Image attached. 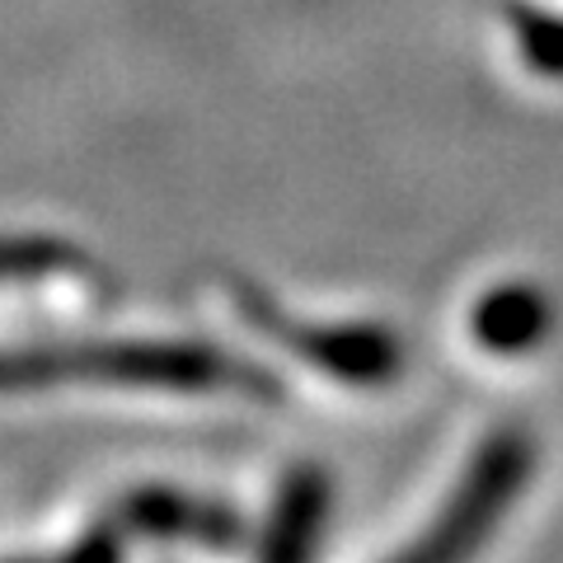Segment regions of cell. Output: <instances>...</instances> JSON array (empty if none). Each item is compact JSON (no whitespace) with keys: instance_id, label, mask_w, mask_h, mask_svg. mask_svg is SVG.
I'll list each match as a JSON object with an SVG mask.
<instances>
[{"instance_id":"8","label":"cell","mask_w":563,"mask_h":563,"mask_svg":"<svg viewBox=\"0 0 563 563\" xmlns=\"http://www.w3.org/2000/svg\"><path fill=\"white\" fill-rule=\"evenodd\" d=\"M57 563H118V540H113V531H95V536H85L70 554H62Z\"/></svg>"},{"instance_id":"9","label":"cell","mask_w":563,"mask_h":563,"mask_svg":"<svg viewBox=\"0 0 563 563\" xmlns=\"http://www.w3.org/2000/svg\"><path fill=\"white\" fill-rule=\"evenodd\" d=\"M5 563H47V559H5Z\"/></svg>"},{"instance_id":"1","label":"cell","mask_w":563,"mask_h":563,"mask_svg":"<svg viewBox=\"0 0 563 563\" xmlns=\"http://www.w3.org/2000/svg\"><path fill=\"white\" fill-rule=\"evenodd\" d=\"M52 385H122V390H244L273 395L258 376L207 343H80L0 352V390H52Z\"/></svg>"},{"instance_id":"4","label":"cell","mask_w":563,"mask_h":563,"mask_svg":"<svg viewBox=\"0 0 563 563\" xmlns=\"http://www.w3.org/2000/svg\"><path fill=\"white\" fill-rule=\"evenodd\" d=\"M329 507H333V488L320 470H291L277 488L268 531H263V563H314V550L324 540L329 526Z\"/></svg>"},{"instance_id":"2","label":"cell","mask_w":563,"mask_h":563,"mask_svg":"<svg viewBox=\"0 0 563 563\" xmlns=\"http://www.w3.org/2000/svg\"><path fill=\"white\" fill-rule=\"evenodd\" d=\"M536 470V446L521 432H493L488 442L474 451L455 498L428 521L409 550H399L390 563H470L493 540L507 507L517 503Z\"/></svg>"},{"instance_id":"3","label":"cell","mask_w":563,"mask_h":563,"mask_svg":"<svg viewBox=\"0 0 563 563\" xmlns=\"http://www.w3.org/2000/svg\"><path fill=\"white\" fill-rule=\"evenodd\" d=\"M258 324H277L273 310H258ZM296 352H306V357L314 366H324V372H333V380H357V385H385L399 376L404 366V352L395 343V333L385 329H287Z\"/></svg>"},{"instance_id":"7","label":"cell","mask_w":563,"mask_h":563,"mask_svg":"<svg viewBox=\"0 0 563 563\" xmlns=\"http://www.w3.org/2000/svg\"><path fill=\"white\" fill-rule=\"evenodd\" d=\"M70 263V250L57 240H38V235H0V287L5 282H29L43 273H57Z\"/></svg>"},{"instance_id":"6","label":"cell","mask_w":563,"mask_h":563,"mask_svg":"<svg viewBox=\"0 0 563 563\" xmlns=\"http://www.w3.org/2000/svg\"><path fill=\"white\" fill-rule=\"evenodd\" d=\"M128 521L136 531H155V536H198V540H235V521L231 512H217L207 503L179 498V493H136L128 503Z\"/></svg>"},{"instance_id":"5","label":"cell","mask_w":563,"mask_h":563,"mask_svg":"<svg viewBox=\"0 0 563 563\" xmlns=\"http://www.w3.org/2000/svg\"><path fill=\"white\" fill-rule=\"evenodd\" d=\"M470 324H474L479 347L488 352H526L550 329V301H544V291L526 287V282H507V287H493L474 306Z\"/></svg>"}]
</instances>
